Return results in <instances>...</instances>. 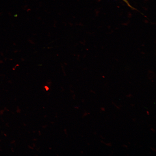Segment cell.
I'll return each instance as SVG.
<instances>
[{
    "instance_id": "obj_15",
    "label": "cell",
    "mask_w": 156,
    "mask_h": 156,
    "mask_svg": "<svg viewBox=\"0 0 156 156\" xmlns=\"http://www.w3.org/2000/svg\"><path fill=\"white\" fill-rule=\"evenodd\" d=\"M128 143H129V144H130V142H128Z\"/></svg>"
},
{
    "instance_id": "obj_10",
    "label": "cell",
    "mask_w": 156,
    "mask_h": 156,
    "mask_svg": "<svg viewBox=\"0 0 156 156\" xmlns=\"http://www.w3.org/2000/svg\"><path fill=\"white\" fill-rule=\"evenodd\" d=\"M101 143L103 144H105V142L103 141H102V140L101 141Z\"/></svg>"
},
{
    "instance_id": "obj_14",
    "label": "cell",
    "mask_w": 156,
    "mask_h": 156,
    "mask_svg": "<svg viewBox=\"0 0 156 156\" xmlns=\"http://www.w3.org/2000/svg\"><path fill=\"white\" fill-rule=\"evenodd\" d=\"M101 137H102L101 138H102L103 139H104V137L101 136Z\"/></svg>"
},
{
    "instance_id": "obj_11",
    "label": "cell",
    "mask_w": 156,
    "mask_h": 156,
    "mask_svg": "<svg viewBox=\"0 0 156 156\" xmlns=\"http://www.w3.org/2000/svg\"><path fill=\"white\" fill-rule=\"evenodd\" d=\"M131 94H129V95H128L127 96L128 97H131Z\"/></svg>"
},
{
    "instance_id": "obj_4",
    "label": "cell",
    "mask_w": 156,
    "mask_h": 156,
    "mask_svg": "<svg viewBox=\"0 0 156 156\" xmlns=\"http://www.w3.org/2000/svg\"><path fill=\"white\" fill-rule=\"evenodd\" d=\"M151 148L152 150V151L154 152L156 151V150L154 148L152 147H151Z\"/></svg>"
},
{
    "instance_id": "obj_3",
    "label": "cell",
    "mask_w": 156,
    "mask_h": 156,
    "mask_svg": "<svg viewBox=\"0 0 156 156\" xmlns=\"http://www.w3.org/2000/svg\"><path fill=\"white\" fill-rule=\"evenodd\" d=\"M112 103L113 104V105H114L115 106V107L117 108V109H120V107H119L117 106L113 102H112Z\"/></svg>"
},
{
    "instance_id": "obj_8",
    "label": "cell",
    "mask_w": 156,
    "mask_h": 156,
    "mask_svg": "<svg viewBox=\"0 0 156 156\" xmlns=\"http://www.w3.org/2000/svg\"><path fill=\"white\" fill-rule=\"evenodd\" d=\"M146 112L147 115H149V111H146Z\"/></svg>"
},
{
    "instance_id": "obj_5",
    "label": "cell",
    "mask_w": 156,
    "mask_h": 156,
    "mask_svg": "<svg viewBox=\"0 0 156 156\" xmlns=\"http://www.w3.org/2000/svg\"><path fill=\"white\" fill-rule=\"evenodd\" d=\"M101 110L103 111H105V109L104 107H101Z\"/></svg>"
},
{
    "instance_id": "obj_2",
    "label": "cell",
    "mask_w": 156,
    "mask_h": 156,
    "mask_svg": "<svg viewBox=\"0 0 156 156\" xmlns=\"http://www.w3.org/2000/svg\"><path fill=\"white\" fill-rule=\"evenodd\" d=\"M105 145L107 146H112V144L111 143H105Z\"/></svg>"
},
{
    "instance_id": "obj_7",
    "label": "cell",
    "mask_w": 156,
    "mask_h": 156,
    "mask_svg": "<svg viewBox=\"0 0 156 156\" xmlns=\"http://www.w3.org/2000/svg\"><path fill=\"white\" fill-rule=\"evenodd\" d=\"M151 129L153 132H155V130L154 129H153V128H151Z\"/></svg>"
},
{
    "instance_id": "obj_1",
    "label": "cell",
    "mask_w": 156,
    "mask_h": 156,
    "mask_svg": "<svg viewBox=\"0 0 156 156\" xmlns=\"http://www.w3.org/2000/svg\"><path fill=\"white\" fill-rule=\"evenodd\" d=\"M124 2H125L128 5V6L130 7L133 10H135V9L130 4V3H129L128 1L127 0H122Z\"/></svg>"
},
{
    "instance_id": "obj_6",
    "label": "cell",
    "mask_w": 156,
    "mask_h": 156,
    "mask_svg": "<svg viewBox=\"0 0 156 156\" xmlns=\"http://www.w3.org/2000/svg\"><path fill=\"white\" fill-rule=\"evenodd\" d=\"M122 146L123 147H125L127 148H128V146L127 145H125V144H123V145H122Z\"/></svg>"
},
{
    "instance_id": "obj_13",
    "label": "cell",
    "mask_w": 156,
    "mask_h": 156,
    "mask_svg": "<svg viewBox=\"0 0 156 156\" xmlns=\"http://www.w3.org/2000/svg\"><path fill=\"white\" fill-rule=\"evenodd\" d=\"M133 120L134 121H135V118H133Z\"/></svg>"
},
{
    "instance_id": "obj_9",
    "label": "cell",
    "mask_w": 156,
    "mask_h": 156,
    "mask_svg": "<svg viewBox=\"0 0 156 156\" xmlns=\"http://www.w3.org/2000/svg\"><path fill=\"white\" fill-rule=\"evenodd\" d=\"M45 88H46V90H48V89H49V88H48L46 86V87H45Z\"/></svg>"
},
{
    "instance_id": "obj_12",
    "label": "cell",
    "mask_w": 156,
    "mask_h": 156,
    "mask_svg": "<svg viewBox=\"0 0 156 156\" xmlns=\"http://www.w3.org/2000/svg\"><path fill=\"white\" fill-rule=\"evenodd\" d=\"M131 105L132 106H134V105L133 104H131Z\"/></svg>"
}]
</instances>
